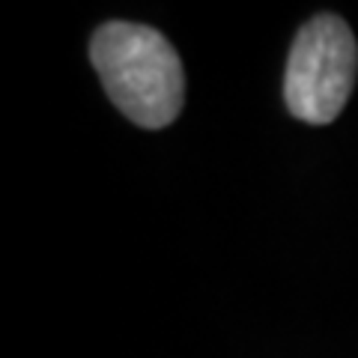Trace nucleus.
Listing matches in <instances>:
<instances>
[{
    "instance_id": "obj_2",
    "label": "nucleus",
    "mask_w": 358,
    "mask_h": 358,
    "mask_svg": "<svg viewBox=\"0 0 358 358\" xmlns=\"http://www.w3.org/2000/svg\"><path fill=\"white\" fill-rule=\"evenodd\" d=\"M358 75V42L350 24L331 13L301 24L284 72L287 110L301 122L326 126L341 117Z\"/></svg>"
},
{
    "instance_id": "obj_1",
    "label": "nucleus",
    "mask_w": 358,
    "mask_h": 358,
    "mask_svg": "<svg viewBox=\"0 0 358 358\" xmlns=\"http://www.w3.org/2000/svg\"><path fill=\"white\" fill-rule=\"evenodd\" d=\"M90 63L108 99L141 129H164L182 114V60L159 30L134 21H108L90 39Z\"/></svg>"
}]
</instances>
